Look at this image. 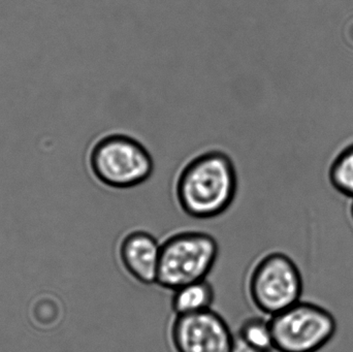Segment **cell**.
<instances>
[{
  "mask_svg": "<svg viewBox=\"0 0 353 352\" xmlns=\"http://www.w3.org/2000/svg\"><path fill=\"white\" fill-rule=\"evenodd\" d=\"M219 256L217 240L201 231H183L161 243L157 285L174 291L189 283L205 280Z\"/></svg>",
  "mask_w": 353,
  "mask_h": 352,
  "instance_id": "obj_2",
  "label": "cell"
},
{
  "mask_svg": "<svg viewBox=\"0 0 353 352\" xmlns=\"http://www.w3.org/2000/svg\"><path fill=\"white\" fill-rule=\"evenodd\" d=\"M236 334L245 342L261 352L274 351L273 335H272L270 318L261 316H251L243 320Z\"/></svg>",
  "mask_w": 353,
  "mask_h": 352,
  "instance_id": "obj_9",
  "label": "cell"
},
{
  "mask_svg": "<svg viewBox=\"0 0 353 352\" xmlns=\"http://www.w3.org/2000/svg\"><path fill=\"white\" fill-rule=\"evenodd\" d=\"M350 215H352V219L353 221V200H352V208H350Z\"/></svg>",
  "mask_w": 353,
  "mask_h": 352,
  "instance_id": "obj_12",
  "label": "cell"
},
{
  "mask_svg": "<svg viewBox=\"0 0 353 352\" xmlns=\"http://www.w3.org/2000/svg\"><path fill=\"white\" fill-rule=\"evenodd\" d=\"M161 243L146 231L137 229L123 236L118 246L120 264L142 285H157Z\"/></svg>",
  "mask_w": 353,
  "mask_h": 352,
  "instance_id": "obj_7",
  "label": "cell"
},
{
  "mask_svg": "<svg viewBox=\"0 0 353 352\" xmlns=\"http://www.w3.org/2000/svg\"><path fill=\"white\" fill-rule=\"evenodd\" d=\"M236 194L234 163L221 151H209L191 159L176 180V200L191 218L220 216L232 206Z\"/></svg>",
  "mask_w": 353,
  "mask_h": 352,
  "instance_id": "obj_1",
  "label": "cell"
},
{
  "mask_svg": "<svg viewBox=\"0 0 353 352\" xmlns=\"http://www.w3.org/2000/svg\"><path fill=\"white\" fill-rule=\"evenodd\" d=\"M89 167L103 185L128 189L146 182L154 163L144 145L132 136L116 134L103 136L93 145Z\"/></svg>",
  "mask_w": 353,
  "mask_h": 352,
  "instance_id": "obj_4",
  "label": "cell"
},
{
  "mask_svg": "<svg viewBox=\"0 0 353 352\" xmlns=\"http://www.w3.org/2000/svg\"><path fill=\"white\" fill-rule=\"evenodd\" d=\"M230 352H261L251 346L248 343L245 342L236 333H234L232 347Z\"/></svg>",
  "mask_w": 353,
  "mask_h": 352,
  "instance_id": "obj_11",
  "label": "cell"
},
{
  "mask_svg": "<svg viewBox=\"0 0 353 352\" xmlns=\"http://www.w3.org/2000/svg\"><path fill=\"white\" fill-rule=\"evenodd\" d=\"M330 180L337 191L353 200V145L336 157L330 169Z\"/></svg>",
  "mask_w": 353,
  "mask_h": 352,
  "instance_id": "obj_10",
  "label": "cell"
},
{
  "mask_svg": "<svg viewBox=\"0 0 353 352\" xmlns=\"http://www.w3.org/2000/svg\"><path fill=\"white\" fill-rule=\"evenodd\" d=\"M234 332L213 309L175 316L170 342L175 352H230Z\"/></svg>",
  "mask_w": 353,
  "mask_h": 352,
  "instance_id": "obj_6",
  "label": "cell"
},
{
  "mask_svg": "<svg viewBox=\"0 0 353 352\" xmlns=\"http://www.w3.org/2000/svg\"><path fill=\"white\" fill-rule=\"evenodd\" d=\"M246 291L253 307L270 318L302 300L304 280L300 268L290 256L273 251L253 265Z\"/></svg>",
  "mask_w": 353,
  "mask_h": 352,
  "instance_id": "obj_3",
  "label": "cell"
},
{
  "mask_svg": "<svg viewBox=\"0 0 353 352\" xmlns=\"http://www.w3.org/2000/svg\"><path fill=\"white\" fill-rule=\"evenodd\" d=\"M276 352H319L337 333L331 311L313 302L303 301L270 318Z\"/></svg>",
  "mask_w": 353,
  "mask_h": 352,
  "instance_id": "obj_5",
  "label": "cell"
},
{
  "mask_svg": "<svg viewBox=\"0 0 353 352\" xmlns=\"http://www.w3.org/2000/svg\"><path fill=\"white\" fill-rule=\"evenodd\" d=\"M215 301L213 285L205 280L189 283L173 291L171 308L175 316L188 315L212 309Z\"/></svg>",
  "mask_w": 353,
  "mask_h": 352,
  "instance_id": "obj_8",
  "label": "cell"
}]
</instances>
